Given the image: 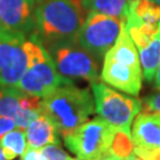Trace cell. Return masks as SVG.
Returning a JSON list of instances; mask_svg holds the SVG:
<instances>
[{
  "mask_svg": "<svg viewBox=\"0 0 160 160\" xmlns=\"http://www.w3.org/2000/svg\"><path fill=\"white\" fill-rule=\"evenodd\" d=\"M154 88L157 90H159L160 92V63L158 65V68H157V71H155V75H154Z\"/></svg>",
  "mask_w": 160,
  "mask_h": 160,
  "instance_id": "obj_24",
  "label": "cell"
},
{
  "mask_svg": "<svg viewBox=\"0 0 160 160\" xmlns=\"http://www.w3.org/2000/svg\"><path fill=\"white\" fill-rule=\"evenodd\" d=\"M40 112L63 137L83 125L95 112L94 96L89 89L78 88L71 82L42 98Z\"/></svg>",
  "mask_w": 160,
  "mask_h": 160,
  "instance_id": "obj_2",
  "label": "cell"
},
{
  "mask_svg": "<svg viewBox=\"0 0 160 160\" xmlns=\"http://www.w3.org/2000/svg\"><path fill=\"white\" fill-rule=\"evenodd\" d=\"M125 160H142V159H140V158H139V157H138L135 153H132V154L129 155L128 158H126Z\"/></svg>",
  "mask_w": 160,
  "mask_h": 160,
  "instance_id": "obj_25",
  "label": "cell"
},
{
  "mask_svg": "<svg viewBox=\"0 0 160 160\" xmlns=\"http://www.w3.org/2000/svg\"><path fill=\"white\" fill-rule=\"evenodd\" d=\"M20 160H46V158L42 154L40 149L28 147L26 151L20 155Z\"/></svg>",
  "mask_w": 160,
  "mask_h": 160,
  "instance_id": "obj_22",
  "label": "cell"
},
{
  "mask_svg": "<svg viewBox=\"0 0 160 160\" xmlns=\"http://www.w3.org/2000/svg\"><path fill=\"white\" fill-rule=\"evenodd\" d=\"M0 160H7V159H6L5 154H4V152H2V148H1V146H0Z\"/></svg>",
  "mask_w": 160,
  "mask_h": 160,
  "instance_id": "obj_26",
  "label": "cell"
},
{
  "mask_svg": "<svg viewBox=\"0 0 160 160\" xmlns=\"http://www.w3.org/2000/svg\"><path fill=\"white\" fill-rule=\"evenodd\" d=\"M34 0H0V25L30 37L36 32Z\"/></svg>",
  "mask_w": 160,
  "mask_h": 160,
  "instance_id": "obj_12",
  "label": "cell"
},
{
  "mask_svg": "<svg viewBox=\"0 0 160 160\" xmlns=\"http://www.w3.org/2000/svg\"><path fill=\"white\" fill-rule=\"evenodd\" d=\"M159 159H160V149H159Z\"/></svg>",
  "mask_w": 160,
  "mask_h": 160,
  "instance_id": "obj_29",
  "label": "cell"
},
{
  "mask_svg": "<svg viewBox=\"0 0 160 160\" xmlns=\"http://www.w3.org/2000/svg\"><path fill=\"white\" fill-rule=\"evenodd\" d=\"M109 152L121 160H125L132 153H134V145H133L131 133L116 128L109 147Z\"/></svg>",
  "mask_w": 160,
  "mask_h": 160,
  "instance_id": "obj_18",
  "label": "cell"
},
{
  "mask_svg": "<svg viewBox=\"0 0 160 160\" xmlns=\"http://www.w3.org/2000/svg\"><path fill=\"white\" fill-rule=\"evenodd\" d=\"M95 112L109 125L131 133L132 123L141 109L142 101L133 95H125L104 82H90Z\"/></svg>",
  "mask_w": 160,
  "mask_h": 160,
  "instance_id": "obj_5",
  "label": "cell"
},
{
  "mask_svg": "<svg viewBox=\"0 0 160 160\" xmlns=\"http://www.w3.org/2000/svg\"><path fill=\"white\" fill-rule=\"evenodd\" d=\"M121 28L122 20L119 18L88 12L77 36V43L98 61H102L119 38Z\"/></svg>",
  "mask_w": 160,
  "mask_h": 160,
  "instance_id": "obj_8",
  "label": "cell"
},
{
  "mask_svg": "<svg viewBox=\"0 0 160 160\" xmlns=\"http://www.w3.org/2000/svg\"><path fill=\"white\" fill-rule=\"evenodd\" d=\"M145 106L146 112L160 113V92L145 97L142 100V107Z\"/></svg>",
  "mask_w": 160,
  "mask_h": 160,
  "instance_id": "obj_20",
  "label": "cell"
},
{
  "mask_svg": "<svg viewBox=\"0 0 160 160\" xmlns=\"http://www.w3.org/2000/svg\"><path fill=\"white\" fill-rule=\"evenodd\" d=\"M0 146L7 160L20 157L28 148L26 133L24 128H14L0 139Z\"/></svg>",
  "mask_w": 160,
  "mask_h": 160,
  "instance_id": "obj_17",
  "label": "cell"
},
{
  "mask_svg": "<svg viewBox=\"0 0 160 160\" xmlns=\"http://www.w3.org/2000/svg\"><path fill=\"white\" fill-rule=\"evenodd\" d=\"M28 147L39 149L46 145H59V138L52 122L44 114L36 118L25 129Z\"/></svg>",
  "mask_w": 160,
  "mask_h": 160,
  "instance_id": "obj_13",
  "label": "cell"
},
{
  "mask_svg": "<svg viewBox=\"0 0 160 160\" xmlns=\"http://www.w3.org/2000/svg\"><path fill=\"white\" fill-rule=\"evenodd\" d=\"M86 16L81 0H40L36 6L34 34L44 46L77 40Z\"/></svg>",
  "mask_w": 160,
  "mask_h": 160,
  "instance_id": "obj_1",
  "label": "cell"
},
{
  "mask_svg": "<svg viewBox=\"0 0 160 160\" xmlns=\"http://www.w3.org/2000/svg\"><path fill=\"white\" fill-rule=\"evenodd\" d=\"M92 160H121V159H119L118 157H115L113 153H110V152H106L104 154H102V155H100V157H96V158H94V159H92Z\"/></svg>",
  "mask_w": 160,
  "mask_h": 160,
  "instance_id": "obj_23",
  "label": "cell"
},
{
  "mask_svg": "<svg viewBox=\"0 0 160 160\" xmlns=\"http://www.w3.org/2000/svg\"><path fill=\"white\" fill-rule=\"evenodd\" d=\"M42 98L22 92L16 87L0 86V115L14 120L17 127L26 129L38 118Z\"/></svg>",
  "mask_w": 160,
  "mask_h": 160,
  "instance_id": "obj_10",
  "label": "cell"
},
{
  "mask_svg": "<svg viewBox=\"0 0 160 160\" xmlns=\"http://www.w3.org/2000/svg\"><path fill=\"white\" fill-rule=\"evenodd\" d=\"M81 5L87 13L97 12L125 20L129 0H81Z\"/></svg>",
  "mask_w": 160,
  "mask_h": 160,
  "instance_id": "obj_16",
  "label": "cell"
},
{
  "mask_svg": "<svg viewBox=\"0 0 160 160\" xmlns=\"http://www.w3.org/2000/svg\"><path fill=\"white\" fill-rule=\"evenodd\" d=\"M40 152L46 158V160H76V158H72L59 147V145L50 143L42 147Z\"/></svg>",
  "mask_w": 160,
  "mask_h": 160,
  "instance_id": "obj_19",
  "label": "cell"
},
{
  "mask_svg": "<svg viewBox=\"0 0 160 160\" xmlns=\"http://www.w3.org/2000/svg\"><path fill=\"white\" fill-rule=\"evenodd\" d=\"M140 64L142 69V76L146 81H151L154 78L157 68L160 63V24L159 30L154 38L149 42V44L138 50Z\"/></svg>",
  "mask_w": 160,
  "mask_h": 160,
  "instance_id": "obj_15",
  "label": "cell"
},
{
  "mask_svg": "<svg viewBox=\"0 0 160 160\" xmlns=\"http://www.w3.org/2000/svg\"><path fill=\"white\" fill-rule=\"evenodd\" d=\"M28 37L0 25V86L17 87L29 64Z\"/></svg>",
  "mask_w": 160,
  "mask_h": 160,
  "instance_id": "obj_9",
  "label": "cell"
},
{
  "mask_svg": "<svg viewBox=\"0 0 160 160\" xmlns=\"http://www.w3.org/2000/svg\"><path fill=\"white\" fill-rule=\"evenodd\" d=\"M152 1H154L155 4H158V5L160 6V0H152Z\"/></svg>",
  "mask_w": 160,
  "mask_h": 160,
  "instance_id": "obj_27",
  "label": "cell"
},
{
  "mask_svg": "<svg viewBox=\"0 0 160 160\" xmlns=\"http://www.w3.org/2000/svg\"><path fill=\"white\" fill-rule=\"evenodd\" d=\"M26 52L29 64L16 88L29 95L44 98L57 88L72 82L58 72L46 48L36 34L28 37Z\"/></svg>",
  "mask_w": 160,
  "mask_h": 160,
  "instance_id": "obj_4",
  "label": "cell"
},
{
  "mask_svg": "<svg viewBox=\"0 0 160 160\" xmlns=\"http://www.w3.org/2000/svg\"><path fill=\"white\" fill-rule=\"evenodd\" d=\"M134 153L142 160H158L160 149V113L140 112L132 123Z\"/></svg>",
  "mask_w": 160,
  "mask_h": 160,
  "instance_id": "obj_11",
  "label": "cell"
},
{
  "mask_svg": "<svg viewBox=\"0 0 160 160\" xmlns=\"http://www.w3.org/2000/svg\"><path fill=\"white\" fill-rule=\"evenodd\" d=\"M34 1H36V2H39L40 0H34Z\"/></svg>",
  "mask_w": 160,
  "mask_h": 160,
  "instance_id": "obj_28",
  "label": "cell"
},
{
  "mask_svg": "<svg viewBox=\"0 0 160 160\" xmlns=\"http://www.w3.org/2000/svg\"><path fill=\"white\" fill-rule=\"evenodd\" d=\"M57 71L65 78L95 82L100 78V62L77 40L57 42L45 46Z\"/></svg>",
  "mask_w": 160,
  "mask_h": 160,
  "instance_id": "obj_6",
  "label": "cell"
},
{
  "mask_svg": "<svg viewBox=\"0 0 160 160\" xmlns=\"http://www.w3.org/2000/svg\"><path fill=\"white\" fill-rule=\"evenodd\" d=\"M76 160H80V159H78V158H76Z\"/></svg>",
  "mask_w": 160,
  "mask_h": 160,
  "instance_id": "obj_30",
  "label": "cell"
},
{
  "mask_svg": "<svg viewBox=\"0 0 160 160\" xmlns=\"http://www.w3.org/2000/svg\"><path fill=\"white\" fill-rule=\"evenodd\" d=\"M116 127L97 116L63 135L67 148L80 160H92L109 151Z\"/></svg>",
  "mask_w": 160,
  "mask_h": 160,
  "instance_id": "obj_7",
  "label": "cell"
},
{
  "mask_svg": "<svg viewBox=\"0 0 160 160\" xmlns=\"http://www.w3.org/2000/svg\"><path fill=\"white\" fill-rule=\"evenodd\" d=\"M158 160H160V159H158Z\"/></svg>",
  "mask_w": 160,
  "mask_h": 160,
  "instance_id": "obj_31",
  "label": "cell"
},
{
  "mask_svg": "<svg viewBox=\"0 0 160 160\" xmlns=\"http://www.w3.org/2000/svg\"><path fill=\"white\" fill-rule=\"evenodd\" d=\"M100 77L109 87L133 96H137L141 90L143 76L139 51L123 20L119 38L103 57Z\"/></svg>",
  "mask_w": 160,
  "mask_h": 160,
  "instance_id": "obj_3",
  "label": "cell"
},
{
  "mask_svg": "<svg viewBox=\"0 0 160 160\" xmlns=\"http://www.w3.org/2000/svg\"><path fill=\"white\" fill-rule=\"evenodd\" d=\"M125 23L155 24L160 23V6L152 0H129Z\"/></svg>",
  "mask_w": 160,
  "mask_h": 160,
  "instance_id": "obj_14",
  "label": "cell"
},
{
  "mask_svg": "<svg viewBox=\"0 0 160 160\" xmlns=\"http://www.w3.org/2000/svg\"><path fill=\"white\" fill-rule=\"evenodd\" d=\"M14 128H17V123L14 122V120L0 115V139L4 137L6 133H8Z\"/></svg>",
  "mask_w": 160,
  "mask_h": 160,
  "instance_id": "obj_21",
  "label": "cell"
}]
</instances>
